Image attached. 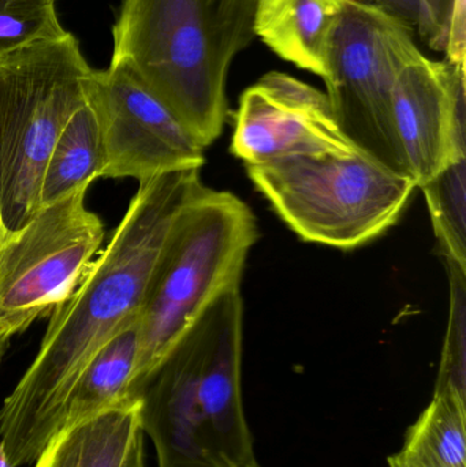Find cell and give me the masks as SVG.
I'll list each match as a JSON object with an SVG mask.
<instances>
[{
    "label": "cell",
    "instance_id": "1",
    "mask_svg": "<svg viewBox=\"0 0 466 467\" xmlns=\"http://www.w3.org/2000/svg\"><path fill=\"white\" fill-rule=\"evenodd\" d=\"M200 171L191 167L140 182L106 249L51 313L37 356L0 408V444L11 466L38 460L59 430L63 403L85 365L139 318L175 222L207 191Z\"/></svg>",
    "mask_w": 466,
    "mask_h": 467
},
{
    "label": "cell",
    "instance_id": "2",
    "mask_svg": "<svg viewBox=\"0 0 466 467\" xmlns=\"http://www.w3.org/2000/svg\"><path fill=\"white\" fill-rule=\"evenodd\" d=\"M243 302L222 294L130 392L158 467H259L243 410Z\"/></svg>",
    "mask_w": 466,
    "mask_h": 467
},
{
    "label": "cell",
    "instance_id": "3",
    "mask_svg": "<svg viewBox=\"0 0 466 467\" xmlns=\"http://www.w3.org/2000/svg\"><path fill=\"white\" fill-rule=\"evenodd\" d=\"M257 0H122L111 65L122 66L207 150L223 130L233 60L251 46Z\"/></svg>",
    "mask_w": 466,
    "mask_h": 467
},
{
    "label": "cell",
    "instance_id": "4",
    "mask_svg": "<svg viewBox=\"0 0 466 467\" xmlns=\"http://www.w3.org/2000/svg\"><path fill=\"white\" fill-rule=\"evenodd\" d=\"M257 239L254 213L230 192L207 188L183 211L140 309L139 357L129 397L213 301L240 285Z\"/></svg>",
    "mask_w": 466,
    "mask_h": 467
},
{
    "label": "cell",
    "instance_id": "5",
    "mask_svg": "<svg viewBox=\"0 0 466 467\" xmlns=\"http://www.w3.org/2000/svg\"><path fill=\"white\" fill-rule=\"evenodd\" d=\"M246 170L301 239L342 250L363 246L391 229L418 189L412 178L360 150L285 156Z\"/></svg>",
    "mask_w": 466,
    "mask_h": 467
},
{
    "label": "cell",
    "instance_id": "6",
    "mask_svg": "<svg viewBox=\"0 0 466 467\" xmlns=\"http://www.w3.org/2000/svg\"><path fill=\"white\" fill-rule=\"evenodd\" d=\"M93 71L70 33L0 60V218L5 235L40 210L47 161L74 112L87 103Z\"/></svg>",
    "mask_w": 466,
    "mask_h": 467
},
{
    "label": "cell",
    "instance_id": "7",
    "mask_svg": "<svg viewBox=\"0 0 466 467\" xmlns=\"http://www.w3.org/2000/svg\"><path fill=\"white\" fill-rule=\"evenodd\" d=\"M420 49L413 30L358 0H347L328 49V101L350 144L391 171L408 175L393 119L399 71Z\"/></svg>",
    "mask_w": 466,
    "mask_h": 467
},
{
    "label": "cell",
    "instance_id": "8",
    "mask_svg": "<svg viewBox=\"0 0 466 467\" xmlns=\"http://www.w3.org/2000/svg\"><path fill=\"white\" fill-rule=\"evenodd\" d=\"M81 189L41 207L0 242V328L11 337L51 315L74 290L103 244V222Z\"/></svg>",
    "mask_w": 466,
    "mask_h": 467
},
{
    "label": "cell",
    "instance_id": "9",
    "mask_svg": "<svg viewBox=\"0 0 466 467\" xmlns=\"http://www.w3.org/2000/svg\"><path fill=\"white\" fill-rule=\"evenodd\" d=\"M88 101L100 123L101 178H134L140 183L205 163V148L122 66L93 71Z\"/></svg>",
    "mask_w": 466,
    "mask_h": 467
},
{
    "label": "cell",
    "instance_id": "10",
    "mask_svg": "<svg viewBox=\"0 0 466 467\" xmlns=\"http://www.w3.org/2000/svg\"><path fill=\"white\" fill-rule=\"evenodd\" d=\"M233 155L245 166L292 155L353 152L327 95L286 73L270 71L241 96Z\"/></svg>",
    "mask_w": 466,
    "mask_h": 467
},
{
    "label": "cell",
    "instance_id": "11",
    "mask_svg": "<svg viewBox=\"0 0 466 467\" xmlns=\"http://www.w3.org/2000/svg\"><path fill=\"white\" fill-rule=\"evenodd\" d=\"M466 70L419 51L399 71L393 119L408 174L418 189L466 158Z\"/></svg>",
    "mask_w": 466,
    "mask_h": 467
},
{
    "label": "cell",
    "instance_id": "12",
    "mask_svg": "<svg viewBox=\"0 0 466 467\" xmlns=\"http://www.w3.org/2000/svg\"><path fill=\"white\" fill-rule=\"evenodd\" d=\"M347 0H257L254 33L279 57L320 78Z\"/></svg>",
    "mask_w": 466,
    "mask_h": 467
},
{
    "label": "cell",
    "instance_id": "13",
    "mask_svg": "<svg viewBox=\"0 0 466 467\" xmlns=\"http://www.w3.org/2000/svg\"><path fill=\"white\" fill-rule=\"evenodd\" d=\"M141 443L144 433L136 402L63 428L41 452L35 467H126Z\"/></svg>",
    "mask_w": 466,
    "mask_h": 467
},
{
    "label": "cell",
    "instance_id": "14",
    "mask_svg": "<svg viewBox=\"0 0 466 467\" xmlns=\"http://www.w3.org/2000/svg\"><path fill=\"white\" fill-rule=\"evenodd\" d=\"M139 318L104 343L74 381L63 403L60 430L109 409L133 405L129 389L139 357Z\"/></svg>",
    "mask_w": 466,
    "mask_h": 467
},
{
    "label": "cell",
    "instance_id": "15",
    "mask_svg": "<svg viewBox=\"0 0 466 467\" xmlns=\"http://www.w3.org/2000/svg\"><path fill=\"white\" fill-rule=\"evenodd\" d=\"M104 166L100 123L92 104L74 112L57 137L44 170L40 205L52 204L101 178Z\"/></svg>",
    "mask_w": 466,
    "mask_h": 467
},
{
    "label": "cell",
    "instance_id": "16",
    "mask_svg": "<svg viewBox=\"0 0 466 467\" xmlns=\"http://www.w3.org/2000/svg\"><path fill=\"white\" fill-rule=\"evenodd\" d=\"M402 450L426 467H466V406L432 397L408 428Z\"/></svg>",
    "mask_w": 466,
    "mask_h": 467
},
{
    "label": "cell",
    "instance_id": "17",
    "mask_svg": "<svg viewBox=\"0 0 466 467\" xmlns=\"http://www.w3.org/2000/svg\"><path fill=\"white\" fill-rule=\"evenodd\" d=\"M390 14L446 59L465 65V0H358Z\"/></svg>",
    "mask_w": 466,
    "mask_h": 467
},
{
    "label": "cell",
    "instance_id": "18",
    "mask_svg": "<svg viewBox=\"0 0 466 467\" xmlns=\"http://www.w3.org/2000/svg\"><path fill=\"white\" fill-rule=\"evenodd\" d=\"M419 189L446 260L466 269V158L451 161Z\"/></svg>",
    "mask_w": 466,
    "mask_h": 467
},
{
    "label": "cell",
    "instance_id": "19",
    "mask_svg": "<svg viewBox=\"0 0 466 467\" xmlns=\"http://www.w3.org/2000/svg\"><path fill=\"white\" fill-rule=\"evenodd\" d=\"M446 264L450 305L434 397L466 406V269L449 260Z\"/></svg>",
    "mask_w": 466,
    "mask_h": 467
},
{
    "label": "cell",
    "instance_id": "20",
    "mask_svg": "<svg viewBox=\"0 0 466 467\" xmlns=\"http://www.w3.org/2000/svg\"><path fill=\"white\" fill-rule=\"evenodd\" d=\"M67 33L57 16V0H0V60Z\"/></svg>",
    "mask_w": 466,
    "mask_h": 467
},
{
    "label": "cell",
    "instance_id": "21",
    "mask_svg": "<svg viewBox=\"0 0 466 467\" xmlns=\"http://www.w3.org/2000/svg\"><path fill=\"white\" fill-rule=\"evenodd\" d=\"M388 463L390 467H426L418 458L413 457L409 452L401 451L397 452V454L390 455L388 458Z\"/></svg>",
    "mask_w": 466,
    "mask_h": 467
},
{
    "label": "cell",
    "instance_id": "22",
    "mask_svg": "<svg viewBox=\"0 0 466 467\" xmlns=\"http://www.w3.org/2000/svg\"><path fill=\"white\" fill-rule=\"evenodd\" d=\"M10 335L0 328V365H2L3 357H5V351H7L8 348V345H10Z\"/></svg>",
    "mask_w": 466,
    "mask_h": 467
},
{
    "label": "cell",
    "instance_id": "23",
    "mask_svg": "<svg viewBox=\"0 0 466 467\" xmlns=\"http://www.w3.org/2000/svg\"><path fill=\"white\" fill-rule=\"evenodd\" d=\"M0 467H13L8 462L7 455H5V447L0 444Z\"/></svg>",
    "mask_w": 466,
    "mask_h": 467
},
{
    "label": "cell",
    "instance_id": "24",
    "mask_svg": "<svg viewBox=\"0 0 466 467\" xmlns=\"http://www.w3.org/2000/svg\"><path fill=\"white\" fill-rule=\"evenodd\" d=\"M5 227H3L2 218H0V242H2L3 239H5Z\"/></svg>",
    "mask_w": 466,
    "mask_h": 467
},
{
    "label": "cell",
    "instance_id": "25",
    "mask_svg": "<svg viewBox=\"0 0 466 467\" xmlns=\"http://www.w3.org/2000/svg\"><path fill=\"white\" fill-rule=\"evenodd\" d=\"M129 467H144V466L140 465V463H131V465Z\"/></svg>",
    "mask_w": 466,
    "mask_h": 467
},
{
    "label": "cell",
    "instance_id": "26",
    "mask_svg": "<svg viewBox=\"0 0 466 467\" xmlns=\"http://www.w3.org/2000/svg\"><path fill=\"white\" fill-rule=\"evenodd\" d=\"M259 467H262V466H259Z\"/></svg>",
    "mask_w": 466,
    "mask_h": 467
}]
</instances>
